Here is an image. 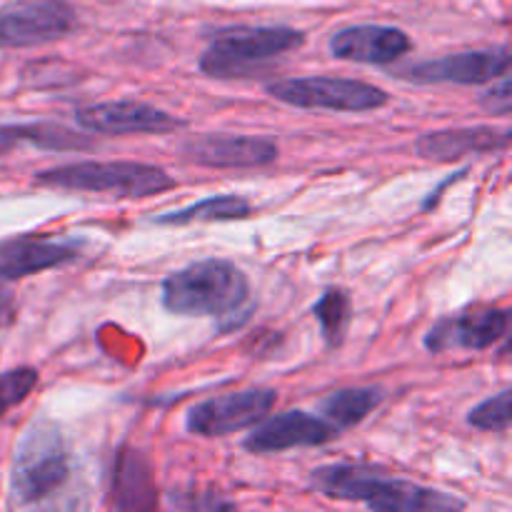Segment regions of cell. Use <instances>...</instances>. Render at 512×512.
<instances>
[{
    "mask_svg": "<svg viewBox=\"0 0 512 512\" xmlns=\"http://www.w3.org/2000/svg\"><path fill=\"white\" fill-rule=\"evenodd\" d=\"M512 393L503 390V393L493 395L485 403H480L478 408L470 410L468 423L478 430H508L510 428V415H512Z\"/></svg>",
    "mask_w": 512,
    "mask_h": 512,
    "instance_id": "21",
    "label": "cell"
},
{
    "mask_svg": "<svg viewBox=\"0 0 512 512\" xmlns=\"http://www.w3.org/2000/svg\"><path fill=\"white\" fill-rule=\"evenodd\" d=\"M510 145V130L495 128H458V130H438V133L420 135L415 150L420 158L438 160H458L470 153H493L505 150Z\"/></svg>",
    "mask_w": 512,
    "mask_h": 512,
    "instance_id": "16",
    "label": "cell"
},
{
    "mask_svg": "<svg viewBox=\"0 0 512 512\" xmlns=\"http://www.w3.org/2000/svg\"><path fill=\"white\" fill-rule=\"evenodd\" d=\"M78 258L73 243H58L48 238H13L0 243V278L18 280L25 275L43 273Z\"/></svg>",
    "mask_w": 512,
    "mask_h": 512,
    "instance_id": "15",
    "label": "cell"
},
{
    "mask_svg": "<svg viewBox=\"0 0 512 512\" xmlns=\"http://www.w3.org/2000/svg\"><path fill=\"white\" fill-rule=\"evenodd\" d=\"M5 315H8V298H5L3 290H0V323H3Z\"/></svg>",
    "mask_w": 512,
    "mask_h": 512,
    "instance_id": "24",
    "label": "cell"
},
{
    "mask_svg": "<svg viewBox=\"0 0 512 512\" xmlns=\"http://www.w3.org/2000/svg\"><path fill=\"white\" fill-rule=\"evenodd\" d=\"M313 315L318 318L320 328H323L325 343L340 345L345 338V330L350 323V298L343 290L333 288L325 290L323 298L313 305Z\"/></svg>",
    "mask_w": 512,
    "mask_h": 512,
    "instance_id": "20",
    "label": "cell"
},
{
    "mask_svg": "<svg viewBox=\"0 0 512 512\" xmlns=\"http://www.w3.org/2000/svg\"><path fill=\"white\" fill-rule=\"evenodd\" d=\"M250 215V203L240 195H213L188 208L170 210L158 215L155 225H190V223H220V220H243Z\"/></svg>",
    "mask_w": 512,
    "mask_h": 512,
    "instance_id": "18",
    "label": "cell"
},
{
    "mask_svg": "<svg viewBox=\"0 0 512 512\" xmlns=\"http://www.w3.org/2000/svg\"><path fill=\"white\" fill-rule=\"evenodd\" d=\"M248 293V278L238 265L208 258L165 278L163 308L188 318L233 315L235 310L243 308Z\"/></svg>",
    "mask_w": 512,
    "mask_h": 512,
    "instance_id": "2",
    "label": "cell"
},
{
    "mask_svg": "<svg viewBox=\"0 0 512 512\" xmlns=\"http://www.w3.org/2000/svg\"><path fill=\"white\" fill-rule=\"evenodd\" d=\"M510 70L508 48L495 50H468V53L445 55L438 60H425L403 70L405 80L413 83H455V85H480L500 78Z\"/></svg>",
    "mask_w": 512,
    "mask_h": 512,
    "instance_id": "12",
    "label": "cell"
},
{
    "mask_svg": "<svg viewBox=\"0 0 512 512\" xmlns=\"http://www.w3.org/2000/svg\"><path fill=\"white\" fill-rule=\"evenodd\" d=\"M275 400H278V395L268 388L240 390V393L210 398L190 410L188 430L195 435H203V438L238 433V430L265 420V415L273 410Z\"/></svg>",
    "mask_w": 512,
    "mask_h": 512,
    "instance_id": "8",
    "label": "cell"
},
{
    "mask_svg": "<svg viewBox=\"0 0 512 512\" xmlns=\"http://www.w3.org/2000/svg\"><path fill=\"white\" fill-rule=\"evenodd\" d=\"M413 48V40L400 28L390 25H353L330 38V53L350 63L388 65L403 58Z\"/></svg>",
    "mask_w": 512,
    "mask_h": 512,
    "instance_id": "14",
    "label": "cell"
},
{
    "mask_svg": "<svg viewBox=\"0 0 512 512\" xmlns=\"http://www.w3.org/2000/svg\"><path fill=\"white\" fill-rule=\"evenodd\" d=\"M483 105L490 110V113H498V115H508L512 108V100H510V73L500 75V83L495 85L493 90L483 95Z\"/></svg>",
    "mask_w": 512,
    "mask_h": 512,
    "instance_id": "23",
    "label": "cell"
},
{
    "mask_svg": "<svg viewBox=\"0 0 512 512\" xmlns=\"http://www.w3.org/2000/svg\"><path fill=\"white\" fill-rule=\"evenodd\" d=\"M18 145H33L43 150H73L90 148L93 140L85 135L73 133L58 123H20V125H0V155Z\"/></svg>",
    "mask_w": 512,
    "mask_h": 512,
    "instance_id": "17",
    "label": "cell"
},
{
    "mask_svg": "<svg viewBox=\"0 0 512 512\" xmlns=\"http://www.w3.org/2000/svg\"><path fill=\"white\" fill-rule=\"evenodd\" d=\"M310 483L325 498L363 503L368 508L385 512H440L465 508L463 500L453 498L443 490L423 488L410 480L383 478V475L358 468V465L318 468Z\"/></svg>",
    "mask_w": 512,
    "mask_h": 512,
    "instance_id": "1",
    "label": "cell"
},
{
    "mask_svg": "<svg viewBox=\"0 0 512 512\" xmlns=\"http://www.w3.org/2000/svg\"><path fill=\"white\" fill-rule=\"evenodd\" d=\"M75 120L88 133L103 135H130V133H170L180 128L183 120L173 118L155 105L138 103V100H110L80 108Z\"/></svg>",
    "mask_w": 512,
    "mask_h": 512,
    "instance_id": "11",
    "label": "cell"
},
{
    "mask_svg": "<svg viewBox=\"0 0 512 512\" xmlns=\"http://www.w3.org/2000/svg\"><path fill=\"white\" fill-rule=\"evenodd\" d=\"M73 28L75 13L65 0H15L0 8V48H35Z\"/></svg>",
    "mask_w": 512,
    "mask_h": 512,
    "instance_id": "7",
    "label": "cell"
},
{
    "mask_svg": "<svg viewBox=\"0 0 512 512\" xmlns=\"http://www.w3.org/2000/svg\"><path fill=\"white\" fill-rule=\"evenodd\" d=\"M38 385V370L15 368L0 375V415L23 403Z\"/></svg>",
    "mask_w": 512,
    "mask_h": 512,
    "instance_id": "22",
    "label": "cell"
},
{
    "mask_svg": "<svg viewBox=\"0 0 512 512\" xmlns=\"http://www.w3.org/2000/svg\"><path fill=\"white\" fill-rule=\"evenodd\" d=\"M35 183L78 193H108L115 198H150L175 188V180L163 168L133 160H83L60 165L35 175Z\"/></svg>",
    "mask_w": 512,
    "mask_h": 512,
    "instance_id": "3",
    "label": "cell"
},
{
    "mask_svg": "<svg viewBox=\"0 0 512 512\" xmlns=\"http://www.w3.org/2000/svg\"><path fill=\"white\" fill-rule=\"evenodd\" d=\"M183 155L205 168H263L278 158V145L260 135L205 133L183 143Z\"/></svg>",
    "mask_w": 512,
    "mask_h": 512,
    "instance_id": "9",
    "label": "cell"
},
{
    "mask_svg": "<svg viewBox=\"0 0 512 512\" xmlns=\"http://www.w3.org/2000/svg\"><path fill=\"white\" fill-rule=\"evenodd\" d=\"M338 438V428L318 415H308L303 410H288L283 415L265 420L260 428L245 438V450L255 455L283 453L290 448H313Z\"/></svg>",
    "mask_w": 512,
    "mask_h": 512,
    "instance_id": "13",
    "label": "cell"
},
{
    "mask_svg": "<svg viewBox=\"0 0 512 512\" xmlns=\"http://www.w3.org/2000/svg\"><path fill=\"white\" fill-rule=\"evenodd\" d=\"M305 35L293 28H235L215 35L200 55V70L213 78H243L278 55L298 50Z\"/></svg>",
    "mask_w": 512,
    "mask_h": 512,
    "instance_id": "4",
    "label": "cell"
},
{
    "mask_svg": "<svg viewBox=\"0 0 512 512\" xmlns=\"http://www.w3.org/2000/svg\"><path fill=\"white\" fill-rule=\"evenodd\" d=\"M68 453L58 425L38 420L25 430L13 460V493L20 503H38L68 480Z\"/></svg>",
    "mask_w": 512,
    "mask_h": 512,
    "instance_id": "5",
    "label": "cell"
},
{
    "mask_svg": "<svg viewBox=\"0 0 512 512\" xmlns=\"http://www.w3.org/2000/svg\"><path fill=\"white\" fill-rule=\"evenodd\" d=\"M383 388H348L338 390L320 403V413L335 428H353L363 423L380 403H383Z\"/></svg>",
    "mask_w": 512,
    "mask_h": 512,
    "instance_id": "19",
    "label": "cell"
},
{
    "mask_svg": "<svg viewBox=\"0 0 512 512\" xmlns=\"http://www.w3.org/2000/svg\"><path fill=\"white\" fill-rule=\"evenodd\" d=\"M268 93L293 108L335 110V113H368L383 108L390 100L383 88H375L363 80L328 78V75L275 80L268 85Z\"/></svg>",
    "mask_w": 512,
    "mask_h": 512,
    "instance_id": "6",
    "label": "cell"
},
{
    "mask_svg": "<svg viewBox=\"0 0 512 512\" xmlns=\"http://www.w3.org/2000/svg\"><path fill=\"white\" fill-rule=\"evenodd\" d=\"M510 315L498 308L465 310L460 315L443 318L425 335L430 353L445 350H488L508 335Z\"/></svg>",
    "mask_w": 512,
    "mask_h": 512,
    "instance_id": "10",
    "label": "cell"
}]
</instances>
